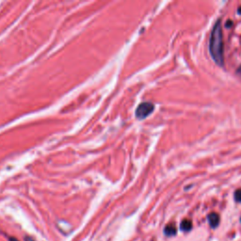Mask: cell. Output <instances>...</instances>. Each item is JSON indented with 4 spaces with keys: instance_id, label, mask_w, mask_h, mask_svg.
I'll return each instance as SVG.
<instances>
[{
    "instance_id": "cell-1",
    "label": "cell",
    "mask_w": 241,
    "mask_h": 241,
    "mask_svg": "<svg viewBox=\"0 0 241 241\" xmlns=\"http://www.w3.org/2000/svg\"><path fill=\"white\" fill-rule=\"evenodd\" d=\"M209 52L211 57L215 60V62L219 66H223V36L220 19L217 20L212 28V31H211L209 39Z\"/></svg>"
},
{
    "instance_id": "cell-2",
    "label": "cell",
    "mask_w": 241,
    "mask_h": 241,
    "mask_svg": "<svg viewBox=\"0 0 241 241\" xmlns=\"http://www.w3.org/2000/svg\"><path fill=\"white\" fill-rule=\"evenodd\" d=\"M154 109H155L154 104L149 103V102L141 103L140 105H139L137 109H136V117L140 120L145 119L154 111Z\"/></svg>"
},
{
    "instance_id": "cell-3",
    "label": "cell",
    "mask_w": 241,
    "mask_h": 241,
    "mask_svg": "<svg viewBox=\"0 0 241 241\" xmlns=\"http://www.w3.org/2000/svg\"><path fill=\"white\" fill-rule=\"evenodd\" d=\"M207 220H208L209 225L211 226V227H212L213 229H215L219 224V214H217L215 212L210 213L207 216Z\"/></svg>"
},
{
    "instance_id": "cell-4",
    "label": "cell",
    "mask_w": 241,
    "mask_h": 241,
    "mask_svg": "<svg viewBox=\"0 0 241 241\" xmlns=\"http://www.w3.org/2000/svg\"><path fill=\"white\" fill-rule=\"evenodd\" d=\"M177 233V229H176V226L174 224H168L167 226L165 227L164 229V234L167 235V236H172V235H176Z\"/></svg>"
},
{
    "instance_id": "cell-5",
    "label": "cell",
    "mask_w": 241,
    "mask_h": 241,
    "mask_svg": "<svg viewBox=\"0 0 241 241\" xmlns=\"http://www.w3.org/2000/svg\"><path fill=\"white\" fill-rule=\"evenodd\" d=\"M180 228L182 231L184 232H188L192 229V221L190 219H184L182 222H181V225H180Z\"/></svg>"
},
{
    "instance_id": "cell-6",
    "label": "cell",
    "mask_w": 241,
    "mask_h": 241,
    "mask_svg": "<svg viewBox=\"0 0 241 241\" xmlns=\"http://www.w3.org/2000/svg\"><path fill=\"white\" fill-rule=\"evenodd\" d=\"M235 199L236 202L241 203V189H237L235 192Z\"/></svg>"
},
{
    "instance_id": "cell-7",
    "label": "cell",
    "mask_w": 241,
    "mask_h": 241,
    "mask_svg": "<svg viewBox=\"0 0 241 241\" xmlns=\"http://www.w3.org/2000/svg\"><path fill=\"white\" fill-rule=\"evenodd\" d=\"M236 73L239 75V77H241V66H239L238 68H237V70H236Z\"/></svg>"
},
{
    "instance_id": "cell-8",
    "label": "cell",
    "mask_w": 241,
    "mask_h": 241,
    "mask_svg": "<svg viewBox=\"0 0 241 241\" xmlns=\"http://www.w3.org/2000/svg\"><path fill=\"white\" fill-rule=\"evenodd\" d=\"M232 26V22L231 21H228L227 24H225V26H227V27H230Z\"/></svg>"
},
{
    "instance_id": "cell-9",
    "label": "cell",
    "mask_w": 241,
    "mask_h": 241,
    "mask_svg": "<svg viewBox=\"0 0 241 241\" xmlns=\"http://www.w3.org/2000/svg\"><path fill=\"white\" fill-rule=\"evenodd\" d=\"M26 241H34L32 238H30V237H26Z\"/></svg>"
},
{
    "instance_id": "cell-10",
    "label": "cell",
    "mask_w": 241,
    "mask_h": 241,
    "mask_svg": "<svg viewBox=\"0 0 241 241\" xmlns=\"http://www.w3.org/2000/svg\"><path fill=\"white\" fill-rule=\"evenodd\" d=\"M10 241H18V240L15 239V238H13V237H11V238H10Z\"/></svg>"
},
{
    "instance_id": "cell-11",
    "label": "cell",
    "mask_w": 241,
    "mask_h": 241,
    "mask_svg": "<svg viewBox=\"0 0 241 241\" xmlns=\"http://www.w3.org/2000/svg\"><path fill=\"white\" fill-rule=\"evenodd\" d=\"M237 12H238L239 14L241 13V7H239V9H238V10H237Z\"/></svg>"
},
{
    "instance_id": "cell-12",
    "label": "cell",
    "mask_w": 241,
    "mask_h": 241,
    "mask_svg": "<svg viewBox=\"0 0 241 241\" xmlns=\"http://www.w3.org/2000/svg\"><path fill=\"white\" fill-rule=\"evenodd\" d=\"M240 221H241V219H240Z\"/></svg>"
}]
</instances>
